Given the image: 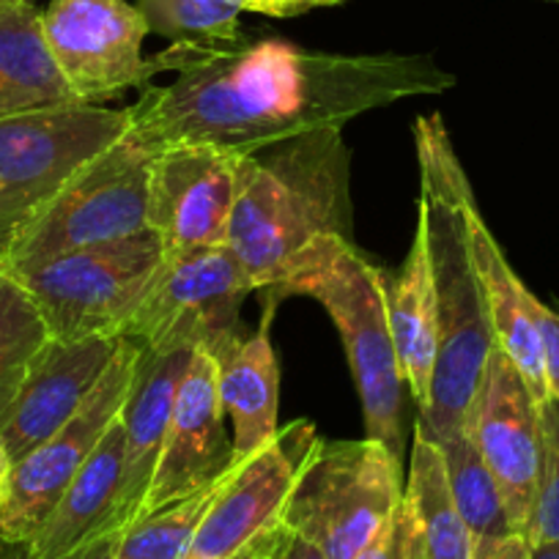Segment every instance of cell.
<instances>
[{
	"instance_id": "obj_17",
	"label": "cell",
	"mask_w": 559,
	"mask_h": 559,
	"mask_svg": "<svg viewBox=\"0 0 559 559\" xmlns=\"http://www.w3.org/2000/svg\"><path fill=\"white\" fill-rule=\"evenodd\" d=\"M195 352H146L140 354L132 392L121 408L123 461L121 491H118V530H127L140 519V510L152 488L163 453L165 433L174 414L176 392L185 379Z\"/></svg>"
},
{
	"instance_id": "obj_12",
	"label": "cell",
	"mask_w": 559,
	"mask_h": 559,
	"mask_svg": "<svg viewBox=\"0 0 559 559\" xmlns=\"http://www.w3.org/2000/svg\"><path fill=\"white\" fill-rule=\"evenodd\" d=\"M319 439L310 419H294L266 448L241 459L203 513L187 559H225L274 530Z\"/></svg>"
},
{
	"instance_id": "obj_40",
	"label": "cell",
	"mask_w": 559,
	"mask_h": 559,
	"mask_svg": "<svg viewBox=\"0 0 559 559\" xmlns=\"http://www.w3.org/2000/svg\"><path fill=\"white\" fill-rule=\"evenodd\" d=\"M0 546H3V540H0Z\"/></svg>"
},
{
	"instance_id": "obj_29",
	"label": "cell",
	"mask_w": 559,
	"mask_h": 559,
	"mask_svg": "<svg viewBox=\"0 0 559 559\" xmlns=\"http://www.w3.org/2000/svg\"><path fill=\"white\" fill-rule=\"evenodd\" d=\"M354 559H419L417 530H414L406 499H401L390 519L379 526V532L365 543V548Z\"/></svg>"
},
{
	"instance_id": "obj_3",
	"label": "cell",
	"mask_w": 559,
	"mask_h": 559,
	"mask_svg": "<svg viewBox=\"0 0 559 559\" xmlns=\"http://www.w3.org/2000/svg\"><path fill=\"white\" fill-rule=\"evenodd\" d=\"M348 163L341 127L239 157L228 247L255 292L280 286L321 241H354Z\"/></svg>"
},
{
	"instance_id": "obj_30",
	"label": "cell",
	"mask_w": 559,
	"mask_h": 559,
	"mask_svg": "<svg viewBox=\"0 0 559 559\" xmlns=\"http://www.w3.org/2000/svg\"><path fill=\"white\" fill-rule=\"evenodd\" d=\"M532 319L540 332L543 365H546L548 395L559 401V313L532 294Z\"/></svg>"
},
{
	"instance_id": "obj_18",
	"label": "cell",
	"mask_w": 559,
	"mask_h": 559,
	"mask_svg": "<svg viewBox=\"0 0 559 559\" xmlns=\"http://www.w3.org/2000/svg\"><path fill=\"white\" fill-rule=\"evenodd\" d=\"M381 286L403 381L417 403V412H423L431 401L439 357V321L426 230L419 228V223L401 266L395 272L381 269Z\"/></svg>"
},
{
	"instance_id": "obj_32",
	"label": "cell",
	"mask_w": 559,
	"mask_h": 559,
	"mask_svg": "<svg viewBox=\"0 0 559 559\" xmlns=\"http://www.w3.org/2000/svg\"><path fill=\"white\" fill-rule=\"evenodd\" d=\"M118 537H121V532H110V535H102V537H96V540L80 546L78 551L67 554V557H61V559H116Z\"/></svg>"
},
{
	"instance_id": "obj_15",
	"label": "cell",
	"mask_w": 559,
	"mask_h": 559,
	"mask_svg": "<svg viewBox=\"0 0 559 559\" xmlns=\"http://www.w3.org/2000/svg\"><path fill=\"white\" fill-rule=\"evenodd\" d=\"M236 461L241 459L225 431V412L219 406L217 359L195 352L176 392L163 453L140 519L214 486Z\"/></svg>"
},
{
	"instance_id": "obj_5",
	"label": "cell",
	"mask_w": 559,
	"mask_h": 559,
	"mask_svg": "<svg viewBox=\"0 0 559 559\" xmlns=\"http://www.w3.org/2000/svg\"><path fill=\"white\" fill-rule=\"evenodd\" d=\"M165 258L163 239L146 228L7 272L34 299L52 341L123 337Z\"/></svg>"
},
{
	"instance_id": "obj_25",
	"label": "cell",
	"mask_w": 559,
	"mask_h": 559,
	"mask_svg": "<svg viewBox=\"0 0 559 559\" xmlns=\"http://www.w3.org/2000/svg\"><path fill=\"white\" fill-rule=\"evenodd\" d=\"M138 9L152 34L174 45L236 47L241 45V0H138Z\"/></svg>"
},
{
	"instance_id": "obj_16",
	"label": "cell",
	"mask_w": 559,
	"mask_h": 559,
	"mask_svg": "<svg viewBox=\"0 0 559 559\" xmlns=\"http://www.w3.org/2000/svg\"><path fill=\"white\" fill-rule=\"evenodd\" d=\"M123 337L47 341L36 354L17 397L0 414V437L9 455L20 459L61 431L94 395Z\"/></svg>"
},
{
	"instance_id": "obj_20",
	"label": "cell",
	"mask_w": 559,
	"mask_h": 559,
	"mask_svg": "<svg viewBox=\"0 0 559 559\" xmlns=\"http://www.w3.org/2000/svg\"><path fill=\"white\" fill-rule=\"evenodd\" d=\"M277 305L266 302L261 326L241 337L217 362L219 406L230 419V439L239 459H250L277 437L280 362L272 346V319Z\"/></svg>"
},
{
	"instance_id": "obj_27",
	"label": "cell",
	"mask_w": 559,
	"mask_h": 559,
	"mask_svg": "<svg viewBox=\"0 0 559 559\" xmlns=\"http://www.w3.org/2000/svg\"><path fill=\"white\" fill-rule=\"evenodd\" d=\"M230 469L214 486L203 488V491L192 493V497L181 499L170 508L157 510V513L143 515L132 526H127L118 537L116 559H187L192 535H195L203 513L212 504V499L217 497L219 486L230 475Z\"/></svg>"
},
{
	"instance_id": "obj_13",
	"label": "cell",
	"mask_w": 559,
	"mask_h": 559,
	"mask_svg": "<svg viewBox=\"0 0 559 559\" xmlns=\"http://www.w3.org/2000/svg\"><path fill=\"white\" fill-rule=\"evenodd\" d=\"M464 428L502 491L515 532L526 537L543 469L540 401L499 348L488 359Z\"/></svg>"
},
{
	"instance_id": "obj_26",
	"label": "cell",
	"mask_w": 559,
	"mask_h": 559,
	"mask_svg": "<svg viewBox=\"0 0 559 559\" xmlns=\"http://www.w3.org/2000/svg\"><path fill=\"white\" fill-rule=\"evenodd\" d=\"M50 332L20 280L0 274V414L17 397L31 362L47 346Z\"/></svg>"
},
{
	"instance_id": "obj_8",
	"label": "cell",
	"mask_w": 559,
	"mask_h": 559,
	"mask_svg": "<svg viewBox=\"0 0 559 559\" xmlns=\"http://www.w3.org/2000/svg\"><path fill=\"white\" fill-rule=\"evenodd\" d=\"M157 148L132 132L91 159L31 219L3 258L7 269L34 266L47 258L105 245L148 228V190Z\"/></svg>"
},
{
	"instance_id": "obj_39",
	"label": "cell",
	"mask_w": 559,
	"mask_h": 559,
	"mask_svg": "<svg viewBox=\"0 0 559 559\" xmlns=\"http://www.w3.org/2000/svg\"><path fill=\"white\" fill-rule=\"evenodd\" d=\"M546 3H559V0H546Z\"/></svg>"
},
{
	"instance_id": "obj_28",
	"label": "cell",
	"mask_w": 559,
	"mask_h": 559,
	"mask_svg": "<svg viewBox=\"0 0 559 559\" xmlns=\"http://www.w3.org/2000/svg\"><path fill=\"white\" fill-rule=\"evenodd\" d=\"M543 469L526 543H559V401L540 403Z\"/></svg>"
},
{
	"instance_id": "obj_7",
	"label": "cell",
	"mask_w": 559,
	"mask_h": 559,
	"mask_svg": "<svg viewBox=\"0 0 559 559\" xmlns=\"http://www.w3.org/2000/svg\"><path fill=\"white\" fill-rule=\"evenodd\" d=\"M132 127L129 107L61 105L0 121V261L78 170Z\"/></svg>"
},
{
	"instance_id": "obj_33",
	"label": "cell",
	"mask_w": 559,
	"mask_h": 559,
	"mask_svg": "<svg viewBox=\"0 0 559 559\" xmlns=\"http://www.w3.org/2000/svg\"><path fill=\"white\" fill-rule=\"evenodd\" d=\"M274 559H326V557L319 551V548L313 546V543H308L305 537L288 532L286 543L280 546L277 557H274Z\"/></svg>"
},
{
	"instance_id": "obj_35",
	"label": "cell",
	"mask_w": 559,
	"mask_h": 559,
	"mask_svg": "<svg viewBox=\"0 0 559 559\" xmlns=\"http://www.w3.org/2000/svg\"><path fill=\"white\" fill-rule=\"evenodd\" d=\"M12 455H9L7 450V442H3V437H0V504H3V499H7L9 493V480H12Z\"/></svg>"
},
{
	"instance_id": "obj_31",
	"label": "cell",
	"mask_w": 559,
	"mask_h": 559,
	"mask_svg": "<svg viewBox=\"0 0 559 559\" xmlns=\"http://www.w3.org/2000/svg\"><path fill=\"white\" fill-rule=\"evenodd\" d=\"M247 12L252 14H266V17H299V14H308L313 9H330V7H343L348 0H241Z\"/></svg>"
},
{
	"instance_id": "obj_24",
	"label": "cell",
	"mask_w": 559,
	"mask_h": 559,
	"mask_svg": "<svg viewBox=\"0 0 559 559\" xmlns=\"http://www.w3.org/2000/svg\"><path fill=\"white\" fill-rule=\"evenodd\" d=\"M437 444L442 450L450 497L475 543V557L519 535L502 491L466 428L439 439Z\"/></svg>"
},
{
	"instance_id": "obj_19",
	"label": "cell",
	"mask_w": 559,
	"mask_h": 559,
	"mask_svg": "<svg viewBox=\"0 0 559 559\" xmlns=\"http://www.w3.org/2000/svg\"><path fill=\"white\" fill-rule=\"evenodd\" d=\"M121 461L123 426L118 417L34 540L23 548V559H61L96 537L123 532L118 530Z\"/></svg>"
},
{
	"instance_id": "obj_4",
	"label": "cell",
	"mask_w": 559,
	"mask_h": 559,
	"mask_svg": "<svg viewBox=\"0 0 559 559\" xmlns=\"http://www.w3.org/2000/svg\"><path fill=\"white\" fill-rule=\"evenodd\" d=\"M286 297H310L330 313L346 346L362 403L365 437L384 444L403 464L406 381L386 319L381 269L373 266L354 241L326 239L310 250L280 286L269 288L266 302L280 305Z\"/></svg>"
},
{
	"instance_id": "obj_10",
	"label": "cell",
	"mask_w": 559,
	"mask_h": 559,
	"mask_svg": "<svg viewBox=\"0 0 559 559\" xmlns=\"http://www.w3.org/2000/svg\"><path fill=\"white\" fill-rule=\"evenodd\" d=\"M143 346L123 337L110 368L102 376L94 395L83 403L47 442L31 450L12 466L9 493L0 504V540L3 546L25 548L41 530L47 515L61 502L69 483L80 475L110 426L121 417V408L132 392Z\"/></svg>"
},
{
	"instance_id": "obj_22",
	"label": "cell",
	"mask_w": 559,
	"mask_h": 559,
	"mask_svg": "<svg viewBox=\"0 0 559 559\" xmlns=\"http://www.w3.org/2000/svg\"><path fill=\"white\" fill-rule=\"evenodd\" d=\"M78 105L58 72L34 0H17L0 12V121L47 107Z\"/></svg>"
},
{
	"instance_id": "obj_21",
	"label": "cell",
	"mask_w": 559,
	"mask_h": 559,
	"mask_svg": "<svg viewBox=\"0 0 559 559\" xmlns=\"http://www.w3.org/2000/svg\"><path fill=\"white\" fill-rule=\"evenodd\" d=\"M472 255L486 294L488 319H491L493 343L499 352L519 368L537 401H548L546 365H543L540 332L532 319V292L521 283L519 274L504 258L502 247L493 239L491 228L483 219L477 203L469 212Z\"/></svg>"
},
{
	"instance_id": "obj_38",
	"label": "cell",
	"mask_w": 559,
	"mask_h": 559,
	"mask_svg": "<svg viewBox=\"0 0 559 559\" xmlns=\"http://www.w3.org/2000/svg\"><path fill=\"white\" fill-rule=\"evenodd\" d=\"M3 272H7V266H3V261H0V274H3Z\"/></svg>"
},
{
	"instance_id": "obj_6",
	"label": "cell",
	"mask_w": 559,
	"mask_h": 559,
	"mask_svg": "<svg viewBox=\"0 0 559 559\" xmlns=\"http://www.w3.org/2000/svg\"><path fill=\"white\" fill-rule=\"evenodd\" d=\"M403 464L376 439H319L280 524L326 559H354L403 499Z\"/></svg>"
},
{
	"instance_id": "obj_2",
	"label": "cell",
	"mask_w": 559,
	"mask_h": 559,
	"mask_svg": "<svg viewBox=\"0 0 559 559\" xmlns=\"http://www.w3.org/2000/svg\"><path fill=\"white\" fill-rule=\"evenodd\" d=\"M414 146L419 165L417 223L426 230L439 321L431 401L417 414V426L439 442L464 431L497 343L472 255L469 212L477 198L439 112L414 121Z\"/></svg>"
},
{
	"instance_id": "obj_1",
	"label": "cell",
	"mask_w": 559,
	"mask_h": 559,
	"mask_svg": "<svg viewBox=\"0 0 559 559\" xmlns=\"http://www.w3.org/2000/svg\"><path fill=\"white\" fill-rule=\"evenodd\" d=\"M152 67L154 74L174 69L176 78L143 85L129 107V132L157 152L212 146L236 157L455 85V74L428 56H337L286 39L174 45Z\"/></svg>"
},
{
	"instance_id": "obj_34",
	"label": "cell",
	"mask_w": 559,
	"mask_h": 559,
	"mask_svg": "<svg viewBox=\"0 0 559 559\" xmlns=\"http://www.w3.org/2000/svg\"><path fill=\"white\" fill-rule=\"evenodd\" d=\"M475 559H530V543H526V537L515 535L510 540H504L502 546L491 548V551L480 554Z\"/></svg>"
},
{
	"instance_id": "obj_11",
	"label": "cell",
	"mask_w": 559,
	"mask_h": 559,
	"mask_svg": "<svg viewBox=\"0 0 559 559\" xmlns=\"http://www.w3.org/2000/svg\"><path fill=\"white\" fill-rule=\"evenodd\" d=\"M41 34L83 105L112 99L154 78L152 58H143V39L152 31L127 0H50L41 12Z\"/></svg>"
},
{
	"instance_id": "obj_36",
	"label": "cell",
	"mask_w": 559,
	"mask_h": 559,
	"mask_svg": "<svg viewBox=\"0 0 559 559\" xmlns=\"http://www.w3.org/2000/svg\"><path fill=\"white\" fill-rule=\"evenodd\" d=\"M530 559H559V543H530Z\"/></svg>"
},
{
	"instance_id": "obj_23",
	"label": "cell",
	"mask_w": 559,
	"mask_h": 559,
	"mask_svg": "<svg viewBox=\"0 0 559 559\" xmlns=\"http://www.w3.org/2000/svg\"><path fill=\"white\" fill-rule=\"evenodd\" d=\"M403 499L417 530L419 559H475V543L450 497L442 450L417 423Z\"/></svg>"
},
{
	"instance_id": "obj_37",
	"label": "cell",
	"mask_w": 559,
	"mask_h": 559,
	"mask_svg": "<svg viewBox=\"0 0 559 559\" xmlns=\"http://www.w3.org/2000/svg\"><path fill=\"white\" fill-rule=\"evenodd\" d=\"M12 3H17V0H0V12H3V9L12 7Z\"/></svg>"
},
{
	"instance_id": "obj_14",
	"label": "cell",
	"mask_w": 559,
	"mask_h": 559,
	"mask_svg": "<svg viewBox=\"0 0 559 559\" xmlns=\"http://www.w3.org/2000/svg\"><path fill=\"white\" fill-rule=\"evenodd\" d=\"M239 157L212 146H170L154 159L148 228L168 255L228 245Z\"/></svg>"
},
{
	"instance_id": "obj_9",
	"label": "cell",
	"mask_w": 559,
	"mask_h": 559,
	"mask_svg": "<svg viewBox=\"0 0 559 559\" xmlns=\"http://www.w3.org/2000/svg\"><path fill=\"white\" fill-rule=\"evenodd\" d=\"M255 292L228 245L165 258L123 337L146 352H206L223 359L241 341V305Z\"/></svg>"
}]
</instances>
